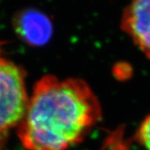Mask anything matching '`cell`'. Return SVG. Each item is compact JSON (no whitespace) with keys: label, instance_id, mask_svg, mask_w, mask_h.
<instances>
[{"label":"cell","instance_id":"3957f363","mask_svg":"<svg viewBox=\"0 0 150 150\" xmlns=\"http://www.w3.org/2000/svg\"><path fill=\"white\" fill-rule=\"evenodd\" d=\"M121 29L150 59V0H131L122 14Z\"/></svg>","mask_w":150,"mask_h":150},{"label":"cell","instance_id":"8992f818","mask_svg":"<svg viewBox=\"0 0 150 150\" xmlns=\"http://www.w3.org/2000/svg\"><path fill=\"white\" fill-rule=\"evenodd\" d=\"M4 141H5V139H0V149H1V146H2V144Z\"/></svg>","mask_w":150,"mask_h":150},{"label":"cell","instance_id":"7a4b0ae2","mask_svg":"<svg viewBox=\"0 0 150 150\" xmlns=\"http://www.w3.org/2000/svg\"><path fill=\"white\" fill-rule=\"evenodd\" d=\"M0 42V139L22 120L28 103L25 71L2 55Z\"/></svg>","mask_w":150,"mask_h":150},{"label":"cell","instance_id":"277c9868","mask_svg":"<svg viewBox=\"0 0 150 150\" xmlns=\"http://www.w3.org/2000/svg\"><path fill=\"white\" fill-rule=\"evenodd\" d=\"M13 26L21 40L35 47L46 45L53 34L51 19L45 13L33 8L19 11L14 16Z\"/></svg>","mask_w":150,"mask_h":150},{"label":"cell","instance_id":"5b68a950","mask_svg":"<svg viewBox=\"0 0 150 150\" xmlns=\"http://www.w3.org/2000/svg\"><path fill=\"white\" fill-rule=\"evenodd\" d=\"M137 139L146 150H150V115L146 117L139 127Z\"/></svg>","mask_w":150,"mask_h":150},{"label":"cell","instance_id":"6da1fadb","mask_svg":"<svg viewBox=\"0 0 150 150\" xmlns=\"http://www.w3.org/2000/svg\"><path fill=\"white\" fill-rule=\"evenodd\" d=\"M101 116L100 101L85 81L45 75L35 85L17 134L27 150H68Z\"/></svg>","mask_w":150,"mask_h":150}]
</instances>
